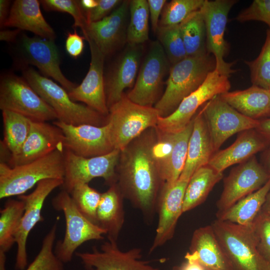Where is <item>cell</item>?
<instances>
[{"instance_id": "obj_1", "label": "cell", "mask_w": 270, "mask_h": 270, "mask_svg": "<svg viewBox=\"0 0 270 270\" xmlns=\"http://www.w3.org/2000/svg\"><path fill=\"white\" fill-rule=\"evenodd\" d=\"M158 136L151 128L120 150L116 168V184L124 198L151 218L156 208L163 183L156 152Z\"/></svg>"}, {"instance_id": "obj_2", "label": "cell", "mask_w": 270, "mask_h": 270, "mask_svg": "<svg viewBox=\"0 0 270 270\" xmlns=\"http://www.w3.org/2000/svg\"><path fill=\"white\" fill-rule=\"evenodd\" d=\"M215 68V59L208 53L202 56H187L171 66L166 89L154 106L160 117L172 114L185 98L202 84Z\"/></svg>"}, {"instance_id": "obj_3", "label": "cell", "mask_w": 270, "mask_h": 270, "mask_svg": "<svg viewBox=\"0 0 270 270\" xmlns=\"http://www.w3.org/2000/svg\"><path fill=\"white\" fill-rule=\"evenodd\" d=\"M23 78L56 112L58 120L66 124L98 126L108 122L106 116L86 104L73 101L68 92L33 68H22Z\"/></svg>"}, {"instance_id": "obj_4", "label": "cell", "mask_w": 270, "mask_h": 270, "mask_svg": "<svg viewBox=\"0 0 270 270\" xmlns=\"http://www.w3.org/2000/svg\"><path fill=\"white\" fill-rule=\"evenodd\" d=\"M64 148L29 163L10 166L0 162V198L24 194L46 179H64Z\"/></svg>"}, {"instance_id": "obj_5", "label": "cell", "mask_w": 270, "mask_h": 270, "mask_svg": "<svg viewBox=\"0 0 270 270\" xmlns=\"http://www.w3.org/2000/svg\"><path fill=\"white\" fill-rule=\"evenodd\" d=\"M210 225L233 270H270V263L258 249L252 225L218 219Z\"/></svg>"}, {"instance_id": "obj_6", "label": "cell", "mask_w": 270, "mask_h": 270, "mask_svg": "<svg viewBox=\"0 0 270 270\" xmlns=\"http://www.w3.org/2000/svg\"><path fill=\"white\" fill-rule=\"evenodd\" d=\"M107 124L114 149L122 150L148 129L156 127L160 117L154 106H146L130 100L124 94L109 108Z\"/></svg>"}, {"instance_id": "obj_7", "label": "cell", "mask_w": 270, "mask_h": 270, "mask_svg": "<svg viewBox=\"0 0 270 270\" xmlns=\"http://www.w3.org/2000/svg\"><path fill=\"white\" fill-rule=\"evenodd\" d=\"M53 208L64 213L66 231L55 246L54 253L64 264L70 262L76 249L84 242L102 240L104 230L84 216L77 208L70 194L62 190L52 200Z\"/></svg>"}, {"instance_id": "obj_8", "label": "cell", "mask_w": 270, "mask_h": 270, "mask_svg": "<svg viewBox=\"0 0 270 270\" xmlns=\"http://www.w3.org/2000/svg\"><path fill=\"white\" fill-rule=\"evenodd\" d=\"M0 108L20 114L34 121L58 120L54 110L24 78L3 74L0 82Z\"/></svg>"}, {"instance_id": "obj_9", "label": "cell", "mask_w": 270, "mask_h": 270, "mask_svg": "<svg viewBox=\"0 0 270 270\" xmlns=\"http://www.w3.org/2000/svg\"><path fill=\"white\" fill-rule=\"evenodd\" d=\"M170 68V64L161 44L158 40L152 42L127 97L138 104L154 106L162 96L164 80Z\"/></svg>"}, {"instance_id": "obj_10", "label": "cell", "mask_w": 270, "mask_h": 270, "mask_svg": "<svg viewBox=\"0 0 270 270\" xmlns=\"http://www.w3.org/2000/svg\"><path fill=\"white\" fill-rule=\"evenodd\" d=\"M231 84L229 77L216 70L208 75L202 84L185 98L170 115L160 117L156 128L160 132L174 134L184 129L200 108L214 96L228 92Z\"/></svg>"}, {"instance_id": "obj_11", "label": "cell", "mask_w": 270, "mask_h": 270, "mask_svg": "<svg viewBox=\"0 0 270 270\" xmlns=\"http://www.w3.org/2000/svg\"><path fill=\"white\" fill-rule=\"evenodd\" d=\"M15 43L18 63L22 68L29 64L36 66L43 76L54 79L68 92L76 86L61 70L59 54L54 40L22 34Z\"/></svg>"}, {"instance_id": "obj_12", "label": "cell", "mask_w": 270, "mask_h": 270, "mask_svg": "<svg viewBox=\"0 0 270 270\" xmlns=\"http://www.w3.org/2000/svg\"><path fill=\"white\" fill-rule=\"evenodd\" d=\"M120 152L114 149L103 156L85 158L64 149L62 190L70 194L76 186L88 184L96 178H103L110 186L116 182V168Z\"/></svg>"}, {"instance_id": "obj_13", "label": "cell", "mask_w": 270, "mask_h": 270, "mask_svg": "<svg viewBox=\"0 0 270 270\" xmlns=\"http://www.w3.org/2000/svg\"><path fill=\"white\" fill-rule=\"evenodd\" d=\"M237 2L236 0H204L200 9L206 26L207 52L212 54L215 59V70L228 77L236 70L232 68L234 62H227L224 60L228 50L224 32L229 12Z\"/></svg>"}, {"instance_id": "obj_14", "label": "cell", "mask_w": 270, "mask_h": 270, "mask_svg": "<svg viewBox=\"0 0 270 270\" xmlns=\"http://www.w3.org/2000/svg\"><path fill=\"white\" fill-rule=\"evenodd\" d=\"M202 108L216 152L231 136L246 130L255 129L259 124L260 120L242 114L220 95L214 96Z\"/></svg>"}, {"instance_id": "obj_15", "label": "cell", "mask_w": 270, "mask_h": 270, "mask_svg": "<svg viewBox=\"0 0 270 270\" xmlns=\"http://www.w3.org/2000/svg\"><path fill=\"white\" fill-rule=\"evenodd\" d=\"M270 174L254 156L234 168L224 179L223 190L216 202L217 212H223L240 199L264 186Z\"/></svg>"}, {"instance_id": "obj_16", "label": "cell", "mask_w": 270, "mask_h": 270, "mask_svg": "<svg viewBox=\"0 0 270 270\" xmlns=\"http://www.w3.org/2000/svg\"><path fill=\"white\" fill-rule=\"evenodd\" d=\"M63 183L62 180H44L36 185L34 190L30 194L18 196V199L24 202V210L14 236L15 243L17 245L16 269L24 270L26 268L28 264L26 242L28 234L36 224L44 220L42 211L46 198Z\"/></svg>"}, {"instance_id": "obj_17", "label": "cell", "mask_w": 270, "mask_h": 270, "mask_svg": "<svg viewBox=\"0 0 270 270\" xmlns=\"http://www.w3.org/2000/svg\"><path fill=\"white\" fill-rule=\"evenodd\" d=\"M76 254L87 270H159L142 260L138 248L123 251L114 240H108L100 249L94 246L90 252Z\"/></svg>"}, {"instance_id": "obj_18", "label": "cell", "mask_w": 270, "mask_h": 270, "mask_svg": "<svg viewBox=\"0 0 270 270\" xmlns=\"http://www.w3.org/2000/svg\"><path fill=\"white\" fill-rule=\"evenodd\" d=\"M130 0H122L102 20L88 24L83 34L86 40H92L106 58L127 44Z\"/></svg>"}, {"instance_id": "obj_19", "label": "cell", "mask_w": 270, "mask_h": 270, "mask_svg": "<svg viewBox=\"0 0 270 270\" xmlns=\"http://www.w3.org/2000/svg\"><path fill=\"white\" fill-rule=\"evenodd\" d=\"M194 125V118L182 130L174 134L158 130L156 152L160 176L163 184L178 180L184 169L188 144Z\"/></svg>"}, {"instance_id": "obj_20", "label": "cell", "mask_w": 270, "mask_h": 270, "mask_svg": "<svg viewBox=\"0 0 270 270\" xmlns=\"http://www.w3.org/2000/svg\"><path fill=\"white\" fill-rule=\"evenodd\" d=\"M52 124L64 134V149L76 155L94 157L106 154L114 150L107 124L101 126L88 124L74 126L56 120Z\"/></svg>"}, {"instance_id": "obj_21", "label": "cell", "mask_w": 270, "mask_h": 270, "mask_svg": "<svg viewBox=\"0 0 270 270\" xmlns=\"http://www.w3.org/2000/svg\"><path fill=\"white\" fill-rule=\"evenodd\" d=\"M143 54L142 44L127 43L104 74L105 92L108 109L122 98L125 89L134 86Z\"/></svg>"}, {"instance_id": "obj_22", "label": "cell", "mask_w": 270, "mask_h": 270, "mask_svg": "<svg viewBox=\"0 0 270 270\" xmlns=\"http://www.w3.org/2000/svg\"><path fill=\"white\" fill-rule=\"evenodd\" d=\"M188 182L178 178L172 184H163L157 202L158 220L156 234L150 253L172 238L177 222L183 213L184 198Z\"/></svg>"}, {"instance_id": "obj_23", "label": "cell", "mask_w": 270, "mask_h": 270, "mask_svg": "<svg viewBox=\"0 0 270 270\" xmlns=\"http://www.w3.org/2000/svg\"><path fill=\"white\" fill-rule=\"evenodd\" d=\"M90 52L89 69L80 84L68 92L74 102H80L107 116V105L104 74L106 57L91 40H87Z\"/></svg>"}, {"instance_id": "obj_24", "label": "cell", "mask_w": 270, "mask_h": 270, "mask_svg": "<svg viewBox=\"0 0 270 270\" xmlns=\"http://www.w3.org/2000/svg\"><path fill=\"white\" fill-rule=\"evenodd\" d=\"M64 134L56 126L46 122L32 121L28 136L19 152L10 156V166L30 162L58 148H64Z\"/></svg>"}, {"instance_id": "obj_25", "label": "cell", "mask_w": 270, "mask_h": 270, "mask_svg": "<svg viewBox=\"0 0 270 270\" xmlns=\"http://www.w3.org/2000/svg\"><path fill=\"white\" fill-rule=\"evenodd\" d=\"M215 152L201 107L194 117L193 128L188 141L186 161L179 178L189 181L196 171L208 164Z\"/></svg>"}, {"instance_id": "obj_26", "label": "cell", "mask_w": 270, "mask_h": 270, "mask_svg": "<svg viewBox=\"0 0 270 270\" xmlns=\"http://www.w3.org/2000/svg\"><path fill=\"white\" fill-rule=\"evenodd\" d=\"M186 254L206 270H233L211 225L194 231Z\"/></svg>"}, {"instance_id": "obj_27", "label": "cell", "mask_w": 270, "mask_h": 270, "mask_svg": "<svg viewBox=\"0 0 270 270\" xmlns=\"http://www.w3.org/2000/svg\"><path fill=\"white\" fill-rule=\"evenodd\" d=\"M268 146L255 129L246 130L240 132L230 146L215 152L208 165L222 172L231 166L246 161Z\"/></svg>"}, {"instance_id": "obj_28", "label": "cell", "mask_w": 270, "mask_h": 270, "mask_svg": "<svg viewBox=\"0 0 270 270\" xmlns=\"http://www.w3.org/2000/svg\"><path fill=\"white\" fill-rule=\"evenodd\" d=\"M37 0H14L4 27L30 32L36 36L54 40L56 33L43 16Z\"/></svg>"}, {"instance_id": "obj_29", "label": "cell", "mask_w": 270, "mask_h": 270, "mask_svg": "<svg viewBox=\"0 0 270 270\" xmlns=\"http://www.w3.org/2000/svg\"><path fill=\"white\" fill-rule=\"evenodd\" d=\"M220 96L246 116L257 120L270 116V90L252 85L246 90L228 91Z\"/></svg>"}, {"instance_id": "obj_30", "label": "cell", "mask_w": 270, "mask_h": 270, "mask_svg": "<svg viewBox=\"0 0 270 270\" xmlns=\"http://www.w3.org/2000/svg\"><path fill=\"white\" fill-rule=\"evenodd\" d=\"M123 198L116 182L101 194L96 223L106 230L108 240L117 242L122 228L124 220Z\"/></svg>"}, {"instance_id": "obj_31", "label": "cell", "mask_w": 270, "mask_h": 270, "mask_svg": "<svg viewBox=\"0 0 270 270\" xmlns=\"http://www.w3.org/2000/svg\"><path fill=\"white\" fill-rule=\"evenodd\" d=\"M270 189V178L261 188L240 199L227 210L216 212V219L241 226H252L260 212Z\"/></svg>"}, {"instance_id": "obj_32", "label": "cell", "mask_w": 270, "mask_h": 270, "mask_svg": "<svg viewBox=\"0 0 270 270\" xmlns=\"http://www.w3.org/2000/svg\"><path fill=\"white\" fill-rule=\"evenodd\" d=\"M222 178V172H218L208 164L196 171L190 177L185 190L183 213L203 203L214 186Z\"/></svg>"}, {"instance_id": "obj_33", "label": "cell", "mask_w": 270, "mask_h": 270, "mask_svg": "<svg viewBox=\"0 0 270 270\" xmlns=\"http://www.w3.org/2000/svg\"><path fill=\"white\" fill-rule=\"evenodd\" d=\"M180 25L187 56L207 54L206 26L200 10L190 14Z\"/></svg>"}, {"instance_id": "obj_34", "label": "cell", "mask_w": 270, "mask_h": 270, "mask_svg": "<svg viewBox=\"0 0 270 270\" xmlns=\"http://www.w3.org/2000/svg\"><path fill=\"white\" fill-rule=\"evenodd\" d=\"M2 117L4 126L2 142L10 152V156H14L19 152L26 140L32 120L9 110H2Z\"/></svg>"}, {"instance_id": "obj_35", "label": "cell", "mask_w": 270, "mask_h": 270, "mask_svg": "<svg viewBox=\"0 0 270 270\" xmlns=\"http://www.w3.org/2000/svg\"><path fill=\"white\" fill-rule=\"evenodd\" d=\"M24 210V202L9 199L0 211V250L8 252L15 243L14 236Z\"/></svg>"}, {"instance_id": "obj_36", "label": "cell", "mask_w": 270, "mask_h": 270, "mask_svg": "<svg viewBox=\"0 0 270 270\" xmlns=\"http://www.w3.org/2000/svg\"><path fill=\"white\" fill-rule=\"evenodd\" d=\"M129 12L127 43L142 44L148 40L150 16L148 0H130Z\"/></svg>"}, {"instance_id": "obj_37", "label": "cell", "mask_w": 270, "mask_h": 270, "mask_svg": "<svg viewBox=\"0 0 270 270\" xmlns=\"http://www.w3.org/2000/svg\"><path fill=\"white\" fill-rule=\"evenodd\" d=\"M156 34L170 66L187 57L180 24L160 26Z\"/></svg>"}, {"instance_id": "obj_38", "label": "cell", "mask_w": 270, "mask_h": 270, "mask_svg": "<svg viewBox=\"0 0 270 270\" xmlns=\"http://www.w3.org/2000/svg\"><path fill=\"white\" fill-rule=\"evenodd\" d=\"M57 224H55L42 240L38 254L24 270H64V263L56 255L54 245Z\"/></svg>"}, {"instance_id": "obj_39", "label": "cell", "mask_w": 270, "mask_h": 270, "mask_svg": "<svg viewBox=\"0 0 270 270\" xmlns=\"http://www.w3.org/2000/svg\"><path fill=\"white\" fill-rule=\"evenodd\" d=\"M204 0H172L166 4L159 26L180 24L188 16L201 8Z\"/></svg>"}, {"instance_id": "obj_40", "label": "cell", "mask_w": 270, "mask_h": 270, "mask_svg": "<svg viewBox=\"0 0 270 270\" xmlns=\"http://www.w3.org/2000/svg\"><path fill=\"white\" fill-rule=\"evenodd\" d=\"M248 66L252 85L270 90V29L266 30L265 42L258 56L244 61Z\"/></svg>"}, {"instance_id": "obj_41", "label": "cell", "mask_w": 270, "mask_h": 270, "mask_svg": "<svg viewBox=\"0 0 270 270\" xmlns=\"http://www.w3.org/2000/svg\"><path fill=\"white\" fill-rule=\"evenodd\" d=\"M70 194L79 211L97 224L96 214L102 194L86 184L76 186Z\"/></svg>"}, {"instance_id": "obj_42", "label": "cell", "mask_w": 270, "mask_h": 270, "mask_svg": "<svg viewBox=\"0 0 270 270\" xmlns=\"http://www.w3.org/2000/svg\"><path fill=\"white\" fill-rule=\"evenodd\" d=\"M40 2L46 11L64 12L71 15L74 20L73 26L80 28L83 34L85 33L88 22L79 0H42Z\"/></svg>"}, {"instance_id": "obj_43", "label": "cell", "mask_w": 270, "mask_h": 270, "mask_svg": "<svg viewBox=\"0 0 270 270\" xmlns=\"http://www.w3.org/2000/svg\"><path fill=\"white\" fill-rule=\"evenodd\" d=\"M258 249L270 263V214L260 212L252 224Z\"/></svg>"}, {"instance_id": "obj_44", "label": "cell", "mask_w": 270, "mask_h": 270, "mask_svg": "<svg viewBox=\"0 0 270 270\" xmlns=\"http://www.w3.org/2000/svg\"><path fill=\"white\" fill-rule=\"evenodd\" d=\"M235 19L240 22L250 20L262 22L268 24L270 29V0H254Z\"/></svg>"}, {"instance_id": "obj_45", "label": "cell", "mask_w": 270, "mask_h": 270, "mask_svg": "<svg viewBox=\"0 0 270 270\" xmlns=\"http://www.w3.org/2000/svg\"><path fill=\"white\" fill-rule=\"evenodd\" d=\"M122 2L120 0H98V5L94 8L84 11L88 24L102 20Z\"/></svg>"}, {"instance_id": "obj_46", "label": "cell", "mask_w": 270, "mask_h": 270, "mask_svg": "<svg viewBox=\"0 0 270 270\" xmlns=\"http://www.w3.org/2000/svg\"><path fill=\"white\" fill-rule=\"evenodd\" d=\"M84 36L79 35L76 32H69L66 36L65 47L68 54L74 58H78L84 48Z\"/></svg>"}, {"instance_id": "obj_47", "label": "cell", "mask_w": 270, "mask_h": 270, "mask_svg": "<svg viewBox=\"0 0 270 270\" xmlns=\"http://www.w3.org/2000/svg\"><path fill=\"white\" fill-rule=\"evenodd\" d=\"M149 16L152 30L156 34L159 27V22L166 0H148Z\"/></svg>"}, {"instance_id": "obj_48", "label": "cell", "mask_w": 270, "mask_h": 270, "mask_svg": "<svg viewBox=\"0 0 270 270\" xmlns=\"http://www.w3.org/2000/svg\"><path fill=\"white\" fill-rule=\"evenodd\" d=\"M185 260L181 264L174 266L172 270H206L196 260L186 254Z\"/></svg>"}, {"instance_id": "obj_49", "label": "cell", "mask_w": 270, "mask_h": 270, "mask_svg": "<svg viewBox=\"0 0 270 270\" xmlns=\"http://www.w3.org/2000/svg\"><path fill=\"white\" fill-rule=\"evenodd\" d=\"M255 130L270 145V118L260 120Z\"/></svg>"}, {"instance_id": "obj_50", "label": "cell", "mask_w": 270, "mask_h": 270, "mask_svg": "<svg viewBox=\"0 0 270 270\" xmlns=\"http://www.w3.org/2000/svg\"><path fill=\"white\" fill-rule=\"evenodd\" d=\"M21 31L18 28L14 30H2L0 32V40L8 42L14 43L18 40Z\"/></svg>"}, {"instance_id": "obj_51", "label": "cell", "mask_w": 270, "mask_h": 270, "mask_svg": "<svg viewBox=\"0 0 270 270\" xmlns=\"http://www.w3.org/2000/svg\"><path fill=\"white\" fill-rule=\"evenodd\" d=\"M10 1L8 0H0V26L3 28L10 12Z\"/></svg>"}, {"instance_id": "obj_52", "label": "cell", "mask_w": 270, "mask_h": 270, "mask_svg": "<svg viewBox=\"0 0 270 270\" xmlns=\"http://www.w3.org/2000/svg\"><path fill=\"white\" fill-rule=\"evenodd\" d=\"M80 6L84 11L88 10L94 8L98 4V0H80Z\"/></svg>"}, {"instance_id": "obj_53", "label": "cell", "mask_w": 270, "mask_h": 270, "mask_svg": "<svg viewBox=\"0 0 270 270\" xmlns=\"http://www.w3.org/2000/svg\"><path fill=\"white\" fill-rule=\"evenodd\" d=\"M262 165L270 174V148L264 155Z\"/></svg>"}, {"instance_id": "obj_54", "label": "cell", "mask_w": 270, "mask_h": 270, "mask_svg": "<svg viewBox=\"0 0 270 270\" xmlns=\"http://www.w3.org/2000/svg\"><path fill=\"white\" fill-rule=\"evenodd\" d=\"M260 212L270 214V189L266 195L265 202Z\"/></svg>"}, {"instance_id": "obj_55", "label": "cell", "mask_w": 270, "mask_h": 270, "mask_svg": "<svg viewBox=\"0 0 270 270\" xmlns=\"http://www.w3.org/2000/svg\"><path fill=\"white\" fill-rule=\"evenodd\" d=\"M6 252L0 250V270H6Z\"/></svg>"}]
</instances>
